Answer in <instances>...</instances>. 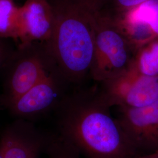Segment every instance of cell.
<instances>
[{"label": "cell", "instance_id": "1", "mask_svg": "<svg viewBox=\"0 0 158 158\" xmlns=\"http://www.w3.org/2000/svg\"><path fill=\"white\" fill-rule=\"evenodd\" d=\"M60 104L62 139L88 158H135V148L110 108L97 94L73 96Z\"/></svg>", "mask_w": 158, "mask_h": 158}, {"label": "cell", "instance_id": "2", "mask_svg": "<svg viewBox=\"0 0 158 158\" xmlns=\"http://www.w3.org/2000/svg\"><path fill=\"white\" fill-rule=\"evenodd\" d=\"M55 25L44 43L57 73L77 83L90 73L95 43V9L90 0H51Z\"/></svg>", "mask_w": 158, "mask_h": 158}, {"label": "cell", "instance_id": "3", "mask_svg": "<svg viewBox=\"0 0 158 158\" xmlns=\"http://www.w3.org/2000/svg\"><path fill=\"white\" fill-rule=\"evenodd\" d=\"M135 53L113 19L95 9L94 52L90 72L93 79L103 83L124 73L131 68Z\"/></svg>", "mask_w": 158, "mask_h": 158}, {"label": "cell", "instance_id": "4", "mask_svg": "<svg viewBox=\"0 0 158 158\" xmlns=\"http://www.w3.org/2000/svg\"><path fill=\"white\" fill-rule=\"evenodd\" d=\"M51 63L53 64L44 43L19 44L4 66L7 68L6 104L14 102L50 73Z\"/></svg>", "mask_w": 158, "mask_h": 158}, {"label": "cell", "instance_id": "5", "mask_svg": "<svg viewBox=\"0 0 158 158\" xmlns=\"http://www.w3.org/2000/svg\"><path fill=\"white\" fill-rule=\"evenodd\" d=\"M97 94L109 107L136 108L158 100V77H149L130 69L118 77L103 82Z\"/></svg>", "mask_w": 158, "mask_h": 158}, {"label": "cell", "instance_id": "6", "mask_svg": "<svg viewBox=\"0 0 158 158\" xmlns=\"http://www.w3.org/2000/svg\"><path fill=\"white\" fill-rule=\"evenodd\" d=\"M116 118L139 156L158 149V100L143 107L118 108Z\"/></svg>", "mask_w": 158, "mask_h": 158}, {"label": "cell", "instance_id": "7", "mask_svg": "<svg viewBox=\"0 0 158 158\" xmlns=\"http://www.w3.org/2000/svg\"><path fill=\"white\" fill-rule=\"evenodd\" d=\"M55 19L51 0H27L19 7L18 40L21 45L47 42L53 31Z\"/></svg>", "mask_w": 158, "mask_h": 158}, {"label": "cell", "instance_id": "8", "mask_svg": "<svg viewBox=\"0 0 158 158\" xmlns=\"http://www.w3.org/2000/svg\"><path fill=\"white\" fill-rule=\"evenodd\" d=\"M59 85L57 76L51 72L8 106L14 115L23 118L45 113L57 104L60 92Z\"/></svg>", "mask_w": 158, "mask_h": 158}, {"label": "cell", "instance_id": "9", "mask_svg": "<svg viewBox=\"0 0 158 158\" xmlns=\"http://www.w3.org/2000/svg\"><path fill=\"white\" fill-rule=\"evenodd\" d=\"M44 143L32 125L19 120L1 134L0 155L2 158H38Z\"/></svg>", "mask_w": 158, "mask_h": 158}, {"label": "cell", "instance_id": "10", "mask_svg": "<svg viewBox=\"0 0 158 158\" xmlns=\"http://www.w3.org/2000/svg\"><path fill=\"white\" fill-rule=\"evenodd\" d=\"M113 19L142 26L158 36V0H148Z\"/></svg>", "mask_w": 158, "mask_h": 158}, {"label": "cell", "instance_id": "11", "mask_svg": "<svg viewBox=\"0 0 158 158\" xmlns=\"http://www.w3.org/2000/svg\"><path fill=\"white\" fill-rule=\"evenodd\" d=\"M131 68L144 76L158 77V40L149 42L136 51Z\"/></svg>", "mask_w": 158, "mask_h": 158}, {"label": "cell", "instance_id": "12", "mask_svg": "<svg viewBox=\"0 0 158 158\" xmlns=\"http://www.w3.org/2000/svg\"><path fill=\"white\" fill-rule=\"evenodd\" d=\"M18 14L14 0H0V38L18 40Z\"/></svg>", "mask_w": 158, "mask_h": 158}, {"label": "cell", "instance_id": "13", "mask_svg": "<svg viewBox=\"0 0 158 158\" xmlns=\"http://www.w3.org/2000/svg\"><path fill=\"white\" fill-rule=\"evenodd\" d=\"M148 0H90L102 14L114 18Z\"/></svg>", "mask_w": 158, "mask_h": 158}, {"label": "cell", "instance_id": "14", "mask_svg": "<svg viewBox=\"0 0 158 158\" xmlns=\"http://www.w3.org/2000/svg\"><path fill=\"white\" fill-rule=\"evenodd\" d=\"M53 146L50 158H79L77 151L62 139Z\"/></svg>", "mask_w": 158, "mask_h": 158}, {"label": "cell", "instance_id": "15", "mask_svg": "<svg viewBox=\"0 0 158 158\" xmlns=\"http://www.w3.org/2000/svg\"><path fill=\"white\" fill-rule=\"evenodd\" d=\"M14 51L7 40L0 38V70L4 68Z\"/></svg>", "mask_w": 158, "mask_h": 158}, {"label": "cell", "instance_id": "16", "mask_svg": "<svg viewBox=\"0 0 158 158\" xmlns=\"http://www.w3.org/2000/svg\"><path fill=\"white\" fill-rule=\"evenodd\" d=\"M135 158H158V149L152 152L138 156Z\"/></svg>", "mask_w": 158, "mask_h": 158}, {"label": "cell", "instance_id": "17", "mask_svg": "<svg viewBox=\"0 0 158 158\" xmlns=\"http://www.w3.org/2000/svg\"><path fill=\"white\" fill-rule=\"evenodd\" d=\"M0 158H2V157L1 156V155H0Z\"/></svg>", "mask_w": 158, "mask_h": 158}]
</instances>
